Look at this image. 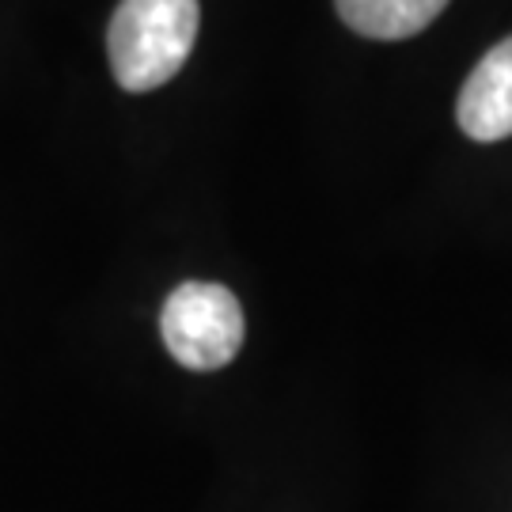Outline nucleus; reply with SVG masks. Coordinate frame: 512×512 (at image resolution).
<instances>
[{
	"instance_id": "obj_3",
	"label": "nucleus",
	"mask_w": 512,
	"mask_h": 512,
	"mask_svg": "<svg viewBox=\"0 0 512 512\" xmlns=\"http://www.w3.org/2000/svg\"><path fill=\"white\" fill-rule=\"evenodd\" d=\"M456 118L471 141L512 137V38H501L471 69L459 92Z\"/></svg>"
},
{
	"instance_id": "obj_4",
	"label": "nucleus",
	"mask_w": 512,
	"mask_h": 512,
	"mask_svg": "<svg viewBox=\"0 0 512 512\" xmlns=\"http://www.w3.org/2000/svg\"><path fill=\"white\" fill-rule=\"evenodd\" d=\"M349 31L380 42H399L425 31L448 8V0H334Z\"/></svg>"
},
{
	"instance_id": "obj_2",
	"label": "nucleus",
	"mask_w": 512,
	"mask_h": 512,
	"mask_svg": "<svg viewBox=\"0 0 512 512\" xmlns=\"http://www.w3.org/2000/svg\"><path fill=\"white\" fill-rule=\"evenodd\" d=\"M243 308L217 281H183L160 311L167 353L190 372H213L236 361L243 346Z\"/></svg>"
},
{
	"instance_id": "obj_1",
	"label": "nucleus",
	"mask_w": 512,
	"mask_h": 512,
	"mask_svg": "<svg viewBox=\"0 0 512 512\" xmlns=\"http://www.w3.org/2000/svg\"><path fill=\"white\" fill-rule=\"evenodd\" d=\"M198 0H122L107 31L114 80L126 92H152L186 65L198 42Z\"/></svg>"
}]
</instances>
